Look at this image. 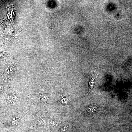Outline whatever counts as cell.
I'll return each mask as SVG.
<instances>
[{"label": "cell", "instance_id": "1", "mask_svg": "<svg viewBox=\"0 0 132 132\" xmlns=\"http://www.w3.org/2000/svg\"><path fill=\"white\" fill-rule=\"evenodd\" d=\"M17 68V66L15 64L12 63L9 64L6 67L4 74L6 77H10L14 74Z\"/></svg>", "mask_w": 132, "mask_h": 132}, {"label": "cell", "instance_id": "2", "mask_svg": "<svg viewBox=\"0 0 132 132\" xmlns=\"http://www.w3.org/2000/svg\"><path fill=\"white\" fill-rule=\"evenodd\" d=\"M95 107L93 106H90L88 108L87 110L90 112H94L96 111V109Z\"/></svg>", "mask_w": 132, "mask_h": 132}, {"label": "cell", "instance_id": "3", "mask_svg": "<svg viewBox=\"0 0 132 132\" xmlns=\"http://www.w3.org/2000/svg\"><path fill=\"white\" fill-rule=\"evenodd\" d=\"M3 87L2 84H0V94L3 90Z\"/></svg>", "mask_w": 132, "mask_h": 132}]
</instances>
